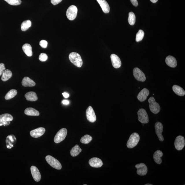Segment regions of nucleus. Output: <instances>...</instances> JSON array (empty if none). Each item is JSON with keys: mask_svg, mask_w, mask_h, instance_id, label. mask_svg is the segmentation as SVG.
Listing matches in <instances>:
<instances>
[{"mask_svg": "<svg viewBox=\"0 0 185 185\" xmlns=\"http://www.w3.org/2000/svg\"><path fill=\"white\" fill-rule=\"evenodd\" d=\"M152 184H145V185H152Z\"/></svg>", "mask_w": 185, "mask_h": 185, "instance_id": "44", "label": "nucleus"}, {"mask_svg": "<svg viewBox=\"0 0 185 185\" xmlns=\"http://www.w3.org/2000/svg\"><path fill=\"white\" fill-rule=\"evenodd\" d=\"M135 167L137 169V173L138 175L144 176L147 175L148 169L147 166L143 163L136 164Z\"/></svg>", "mask_w": 185, "mask_h": 185, "instance_id": "13", "label": "nucleus"}, {"mask_svg": "<svg viewBox=\"0 0 185 185\" xmlns=\"http://www.w3.org/2000/svg\"><path fill=\"white\" fill-rule=\"evenodd\" d=\"M144 35V32L143 30L140 29L137 33L136 37V41L139 42L143 40Z\"/></svg>", "mask_w": 185, "mask_h": 185, "instance_id": "34", "label": "nucleus"}, {"mask_svg": "<svg viewBox=\"0 0 185 185\" xmlns=\"http://www.w3.org/2000/svg\"><path fill=\"white\" fill-rule=\"evenodd\" d=\"M67 134V130L66 128L61 129L55 137L54 141L56 143H59L65 138Z\"/></svg>", "mask_w": 185, "mask_h": 185, "instance_id": "6", "label": "nucleus"}, {"mask_svg": "<svg viewBox=\"0 0 185 185\" xmlns=\"http://www.w3.org/2000/svg\"><path fill=\"white\" fill-rule=\"evenodd\" d=\"M156 134L158 136L159 140L162 142L164 140V137L162 135L163 126L162 124L160 122H157L155 123V126Z\"/></svg>", "mask_w": 185, "mask_h": 185, "instance_id": "12", "label": "nucleus"}, {"mask_svg": "<svg viewBox=\"0 0 185 185\" xmlns=\"http://www.w3.org/2000/svg\"><path fill=\"white\" fill-rule=\"evenodd\" d=\"M92 140L91 136L88 134L85 135L81 138L80 141L83 144H87L90 143Z\"/></svg>", "mask_w": 185, "mask_h": 185, "instance_id": "33", "label": "nucleus"}, {"mask_svg": "<svg viewBox=\"0 0 185 185\" xmlns=\"http://www.w3.org/2000/svg\"><path fill=\"white\" fill-rule=\"evenodd\" d=\"M45 159L48 163L52 167L57 170H60L62 169V164L58 160L54 158V157L50 155H48L46 156Z\"/></svg>", "mask_w": 185, "mask_h": 185, "instance_id": "4", "label": "nucleus"}, {"mask_svg": "<svg viewBox=\"0 0 185 185\" xmlns=\"http://www.w3.org/2000/svg\"><path fill=\"white\" fill-rule=\"evenodd\" d=\"M138 121L142 123H147L149 122V116L147 112L144 109H140L138 112Z\"/></svg>", "mask_w": 185, "mask_h": 185, "instance_id": "5", "label": "nucleus"}, {"mask_svg": "<svg viewBox=\"0 0 185 185\" xmlns=\"http://www.w3.org/2000/svg\"><path fill=\"white\" fill-rule=\"evenodd\" d=\"M185 142L184 138L181 136H177L176 138L175 142V149L177 150L180 151L184 147Z\"/></svg>", "mask_w": 185, "mask_h": 185, "instance_id": "10", "label": "nucleus"}, {"mask_svg": "<svg viewBox=\"0 0 185 185\" xmlns=\"http://www.w3.org/2000/svg\"><path fill=\"white\" fill-rule=\"evenodd\" d=\"M25 97L27 101H36L38 99L36 93L33 92H27L25 94Z\"/></svg>", "mask_w": 185, "mask_h": 185, "instance_id": "26", "label": "nucleus"}, {"mask_svg": "<svg viewBox=\"0 0 185 185\" xmlns=\"http://www.w3.org/2000/svg\"><path fill=\"white\" fill-rule=\"evenodd\" d=\"M158 0H150V1L153 3H156L157 2V1H158Z\"/></svg>", "mask_w": 185, "mask_h": 185, "instance_id": "43", "label": "nucleus"}, {"mask_svg": "<svg viewBox=\"0 0 185 185\" xmlns=\"http://www.w3.org/2000/svg\"><path fill=\"white\" fill-rule=\"evenodd\" d=\"M89 164L90 166L94 168H99L102 166L103 163L102 160L98 158L94 157L90 159Z\"/></svg>", "mask_w": 185, "mask_h": 185, "instance_id": "18", "label": "nucleus"}, {"mask_svg": "<svg viewBox=\"0 0 185 185\" xmlns=\"http://www.w3.org/2000/svg\"><path fill=\"white\" fill-rule=\"evenodd\" d=\"M23 50L27 56L31 57L32 56V48L30 44H25L22 47Z\"/></svg>", "mask_w": 185, "mask_h": 185, "instance_id": "24", "label": "nucleus"}, {"mask_svg": "<svg viewBox=\"0 0 185 185\" xmlns=\"http://www.w3.org/2000/svg\"><path fill=\"white\" fill-rule=\"evenodd\" d=\"M173 90L175 93L177 95L183 97L185 95V90L180 86L177 85H174L173 87Z\"/></svg>", "mask_w": 185, "mask_h": 185, "instance_id": "25", "label": "nucleus"}, {"mask_svg": "<svg viewBox=\"0 0 185 185\" xmlns=\"http://www.w3.org/2000/svg\"><path fill=\"white\" fill-rule=\"evenodd\" d=\"M13 120L12 115L8 114H5L0 115V126H7L10 124V121Z\"/></svg>", "mask_w": 185, "mask_h": 185, "instance_id": "8", "label": "nucleus"}, {"mask_svg": "<svg viewBox=\"0 0 185 185\" xmlns=\"http://www.w3.org/2000/svg\"><path fill=\"white\" fill-rule=\"evenodd\" d=\"M110 58L112 66L114 68L117 69L121 66V61L118 56L114 54H112L111 55Z\"/></svg>", "mask_w": 185, "mask_h": 185, "instance_id": "16", "label": "nucleus"}, {"mask_svg": "<svg viewBox=\"0 0 185 185\" xmlns=\"http://www.w3.org/2000/svg\"><path fill=\"white\" fill-rule=\"evenodd\" d=\"M31 171L34 180L36 182L40 181L41 179V176L38 168L36 166H32L31 167Z\"/></svg>", "mask_w": 185, "mask_h": 185, "instance_id": "15", "label": "nucleus"}, {"mask_svg": "<svg viewBox=\"0 0 185 185\" xmlns=\"http://www.w3.org/2000/svg\"><path fill=\"white\" fill-rule=\"evenodd\" d=\"M25 113L27 116H38L40 113L36 109L32 108H28L25 109Z\"/></svg>", "mask_w": 185, "mask_h": 185, "instance_id": "27", "label": "nucleus"}, {"mask_svg": "<svg viewBox=\"0 0 185 185\" xmlns=\"http://www.w3.org/2000/svg\"><path fill=\"white\" fill-rule=\"evenodd\" d=\"M149 94V90L146 88H144L138 94V99L140 102L145 101Z\"/></svg>", "mask_w": 185, "mask_h": 185, "instance_id": "19", "label": "nucleus"}, {"mask_svg": "<svg viewBox=\"0 0 185 185\" xmlns=\"http://www.w3.org/2000/svg\"><path fill=\"white\" fill-rule=\"evenodd\" d=\"M12 71L8 69L5 70L2 75L1 79L3 81H6L12 77Z\"/></svg>", "mask_w": 185, "mask_h": 185, "instance_id": "28", "label": "nucleus"}, {"mask_svg": "<svg viewBox=\"0 0 185 185\" xmlns=\"http://www.w3.org/2000/svg\"><path fill=\"white\" fill-rule=\"evenodd\" d=\"M9 5H17L21 4V0H4Z\"/></svg>", "mask_w": 185, "mask_h": 185, "instance_id": "35", "label": "nucleus"}, {"mask_svg": "<svg viewBox=\"0 0 185 185\" xmlns=\"http://www.w3.org/2000/svg\"><path fill=\"white\" fill-rule=\"evenodd\" d=\"M22 84L25 87H33L35 86L36 83L29 77H25L22 81Z\"/></svg>", "mask_w": 185, "mask_h": 185, "instance_id": "22", "label": "nucleus"}, {"mask_svg": "<svg viewBox=\"0 0 185 185\" xmlns=\"http://www.w3.org/2000/svg\"><path fill=\"white\" fill-rule=\"evenodd\" d=\"M148 101L149 103V107L151 112L154 114L158 113L160 110V107L159 103L155 101L154 97H150Z\"/></svg>", "mask_w": 185, "mask_h": 185, "instance_id": "3", "label": "nucleus"}, {"mask_svg": "<svg viewBox=\"0 0 185 185\" xmlns=\"http://www.w3.org/2000/svg\"><path fill=\"white\" fill-rule=\"evenodd\" d=\"M17 91L16 90L12 89L8 92L5 96V99L9 100L12 99L16 95Z\"/></svg>", "mask_w": 185, "mask_h": 185, "instance_id": "30", "label": "nucleus"}, {"mask_svg": "<svg viewBox=\"0 0 185 185\" xmlns=\"http://www.w3.org/2000/svg\"><path fill=\"white\" fill-rule=\"evenodd\" d=\"M5 70V64L3 63L0 64V76L2 75L3 72Z\"/></svg>", "mask_w": 185, "mask_h": 185, "instance_id": "38", "label": "nucleus"}, {"mask_svg": "<svg viewBox=\"0 0 185 185\" xmlns=\"http://www.w3.org/2000/svg\"><path fill=\"white\" fill-rule=\"evenodd\" d=\"M165 62L168 66L171 68H175L177 66V61L174 57L169 56L166 57Z\"/></svg>", "mask_w": 185, "mask_h": 185, "instance_id": "21", "label": "nucleus"}, {"mask_svg": "<svg viewBox=\"0 0 185 185\" xmlns=\"http://www.w3.org/2000/svg\"><path fill=\"white\" fill-rule=\"evenodd\" d=\"M87 119L91 123H93L97 120L95 112L91 106H89L87 109L86 112Z\"/></svg>", "mask_w": 185, "mask_h": 185, "instance_id": "11", "label": "nucleus"}, {"mask_svg": "<svg viewBox=\"0 0 185 185\" xmlns=\"http://www.w3.org/2000/svg\"><path fill=\"white\" fill-rule=\"evenodd\" d=\"M133 74L136 80L143 82L145 81L146 77L145 74L139 68H134L133 70Z\"/></svg>", "mask_w": 185, "mask_h": 185, "instance_id": "9", "label": "nucleus"}, {"mask_svg": "<svg viewBox=\"0 0 185 185\" xmlns=\"http://www.w3.org/2000/svg\"><path fill=\"white\" fill-rule=\"evenodd\" d=\"M45 132V129L40 127L31 131L30 132L31 136L33 138H38L42 136Z\"/></svg>", "mask_w": 185, "mask_h": 185, "instance_id": "14", "label": "nucleus"}, {"mask_svg": "<svg viewBox=\"0 0 185 185\" xmlns=\"http://www.w3.org/2000/svg\"><path fill=\"white\" fill-rule=\"evenodd\" d=\"M97 1L100 5L103 12L105 14H108L110 12V6L105 0H97Z\"/></svg>", "mask_w": 185, "mask_h": 185, "instance_id": "20", "label": "nucleus"}, {"mask_svg": "<svg viewBox=\"0 0 185 185\" xmlns=\"http://www.w3.org/2000/svg\"><path fill=\"white\" fill-rule=\"evenodd\" d=\"M69 60L72 63L78 67H81L82 66L83 62L80 55L79 53L73 52L69 55Z\"/></svg>", "mask_w": 185, "mask_h": 185, "instance_id": "1", "label": "nucleus"}, {"mask_svg": "<svg viewBox=\"0 0 185 185\" xmlns=\"http://www.w3.org/2000/svg\"><path fill=\"white\" fill-rule=\"evenodd\" d=\"M77 7L75 5H72L68 9L66 12V16L70 20H75L77 17Z\"/></svg>", "mask_w": 185, "mask_h": 185, "instance_id": "7", "label": "nucleus"}, {"mask_svg": "<svg viewBox=\"0 0 185 185\" xmlns=\"http://www.w3.org/2000/svg\"><path fill=\"white\" fill-rule=\"evenodd\" d=\"M48 45V42L45 40H42L40 42V45L42 48H46Z\"/></svg>", "mask_w": 185, "mask_h": 185, "instance_id": "37", "label": "nucleus"}, {"mask_svg": "<svg viewBox=\"0 0 185 185\" xmlns=\"http://www.w3.org/2000/svg\"><path fill=\"white\" fill-rule=\"evenodd\" d=\"M140 140L139 135L135 132L131 134L127 142V145L129 149H132L137 145Z\"/></svg>", "mask_w": 185, "mask_h": 185, "instance_id": "2", "label": "nucleus"}, {"mask_svg": "<svg viewBox=\"0 0 185 185\" xmlns=\"http://www.w3.org/2000/svg\"><path fill=\"white\" fill-rule=\"evenodd\" d=\"M62 103L64 105H67L69 104V102L68 100H64L62 101Z\"/></svg>", "mask_w": 185, "mask_h": 185, "instance_id": "42", "label": "nucleus"}, {"mask_svg": "<svg viewBox=\"0 0 185 185\" xmlns=\"http://www.w3.org/2000/svg\"><path fill=\"white\" fill-rule=\"evenodd\" d=\"M131 3L134 6L137 7L138 5V3L137 0H130Z\"/></svg>", "mask_w": 185, "mask_h": 185, "instance_id": "40", "label": "nucleus"}, {"mask_svg": "<svg viewBox=\"0 0 185 185\" xmlns=\"http://www.w3.org/2000/svg\"><path fill=\"white\" fill-rule=\"evenodd\" d=\"M81 151H82V149L79 147L78 145H76L72 148L70 151V154L73 157L77 156Z\"/></svg>", "mask_w": 185, "mask_h": 185, "instance_id": "29", "label": "nucleus"}, {"mask_svg": "<svg viewBox=\"0 0 185 185\" xmlns=\"http://www.w3.org/2000/svg\"><path fill=\"white\" fill-rule=\"evenodd\" d=\"M32 25L31 22L29 20H27L24 21L21 25V29L23 31H26L31 27Z\"/></svg>", "mask_w": 185, "mask_h": 185, "instance_id": "31", "label": "nucleus"}, {"mask_svg": "<svg viewBox=\"0 0 185 185\" xmlns=\"http://www.w3.org/2000/svg\"><path fill=\"white\" fill-rule=\"evenodd\" d=\"M62 95H63L64 97L66 98H67L69 97V95L66 92H64L62 93Z\"/></svg>", "mask_w": 185, "mask_h": 185, "instance_id": "41", "label": "nucleus"}, {"mask_svg": "<svg viewBox=\"0 0 185 185\" xmlns=\"http://www.w3.org/2000/svg\"><path fill=\"white\" fill-rule=\"evenodd\" d=\"M62 0H51L52 4L54 5H56L60 3Z\"/></svg>", "mask_w": 185, "mask_h": 185, "instance_id": "39", "label": "nucleus"}, {"mask_svg": "<svg viewBox=\"0 0 185 185\" xmlns=\"http://www.w3.org/2000/svg\"><path fill=\"white\" fill-rule=\"evenodd\" d=\"M48 59V56L45 53H40V54L39 57V59L41 62H44L47 60Z\"/></svg>", "mask_w": 185, "mask_h": 185, "instance_id": "36", "label": "nucleus"}, {"mask_svg": "<svg viewBox=\"0 0 185 185\" xmlns=\"http://www.w3.org/2000/svg\"><path fill=\"white\" fill-rule=\"evenodd\" d=\"M163 156V153L161 151L157 150L154 153L153 155V160L155 162L158 164L162 163L161 158Z\"/></svg>", "mask_w": 185, "mask_h": 185, "instance_id": "23", "label": "nucleus"}, {"mask_svg": "<svg viewBox=\"0 0 185 185\" xmlns=\"http://www.w3.org/2000/svg\"><path fill=\"white\" fill-rule=\"evenodd\" d=\"M16 141V138L14 135H9L6 139V147L8 149H11L15 144Z\"/></svg>", "mask_w": 185, "mask_h": 185, "instance_id": "17", "label": "nucleus"}, {"mask_svg": "<svg viewBox=\"0 0 185 185\" xmlns=\"http://www.w3.org/2000/svg\"><path fill=\"white\" fill-rule=\"evenodd\" d=\"M136 16L134 12H130L129 14L128 21L130 25H134L136 23Z\"/></svg>", "mask_w": 185, "mask_h": 185, "instance_id": "32", "label": "nucleus"}]
</instances>
